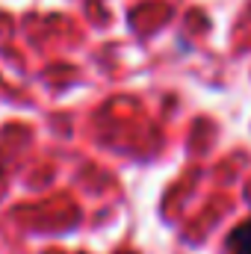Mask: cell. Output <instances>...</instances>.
Wrapping results in <instances>:
<instances>
[{"label":"cell","mask_w":251,"mask_h":254,"mask_svg":"<svg viewBox=\"0 0 251 254\" xmlns=\"http://www.w3.org/2000/svg\"><path fill=\"white\" fill-rule=\"evenodd\" d=\"M228 254H251V222H243L228 237Z\"/></svg>","instance_id":"1"}]
</instances>
